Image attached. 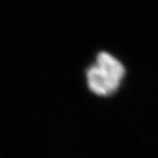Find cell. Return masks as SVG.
I'll list each match as a JSON object with an SVG mask.
<instances>
[{
  "label": "cell",
  "instance_id": "6da1fadb",
  "mask_svg": "<svg viewBox=\"0 0 158 158\" xmlns=\"http://www.w3.org/2000/svg\"><path fill=\"white\" fill-rule=\"evenodd\" d=\"M125 76V68L117 58L100 52L96 61L85 71L87 87L98 97H110L119 89Z\"/></svg>",
  "mask_w": 158,
  "mask_h": 158
}]
</instances>
